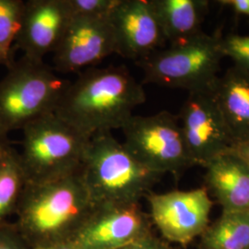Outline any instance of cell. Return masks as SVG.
<instances>
[{"label": "cell", "instance_id": "cell-8", "mask_svg": "<svg viewBox=\"0 0 249 249\" xmlns=\"http://www.w3.org/2000/svg\"><path fill=\"white\" fill-rule=\"evenodd\" d=\"M178 118L194 164L205 166L214 157L234 148L235 142L217 104L213 88L189 92Z\"/></svg>", "mask_w": 249, "mask_h": 249}, {"label": "cell", "instance_id": "cell-28", "mask_svg": "<svg viewBox=\"0 0 249 249\" xmlns=\"http://www.w3.org/2000/svg\"></svg>", "mask_w": 249, "mask_h": 249}, {"label": "cell", "instance_id": "cell-20", "mask_svg": "<svg viewBox=\"0 0 249 249\" xmlns=\"http://www.w3.org/2000/svg\"><path fill=\"white\" fill-rule=\"evenodd\" d=\"M221 45L223 56L230 57L235 66L249 73V36H226Z\"/></svg>", "mask_w": 249, "mask_h": 249}, {"label": "cell", "instance_id": "cell-27", "mask_svg": "<svg viewBox=\"0 0 249 249\" xmlns=\"http://www.w3.org/2000/svg\"><path fill=\"white\" fill-rule=\"evenodd\" d=\"M36 249H76L74 247L71 248V247H64V246H60V247H47V248H38Z\"/></svg>", "mask_w": 249, "mask_h": 249}, {"label": "cell", "instance_id": "cell-3", "mask_svg": "<svg viewBox=\"0 0 249 249\" xmlns=\"http://www.w3.org/2000/svg\"><path fill=\"white\" fill-rule=\"evenodd\" d=\"M7 70L0 80V132L5 135L54 113L71 82L44 60L23 55Z\"/></svg>", "mask_w": 249, "mask_h": 249}, {"label": "cell", "instance_id": "cell-13", "mask_svg": "<svg viewBox=\"0 0 249 249\" xmlns=\"http://www.w3.org/2000/svg\"><path fill=\"white\" fill-rule=\"evenodd\" d=\"M95 211L79 232L75 249H120L140 237L144 222L137 203L95 206Z\"/></svg>", "mask_w": 249, "mask_h": 249}, {"label": "cell", "instance_id": "cell-10", "mask_svg": "<svg viewBox=\"0 0 249 249\" xmlns=\"http://www.w3.org/2000/svg\"><path fill=\"white\" fill-rule=\"evenodd\" d=\"M148 200L162 235L180 245H187L206 230L213 208L206 188L150 194Z\"/></svg>", "mask_w": 249, "mask_h": 249}, {"label": "cell", "instance_id": "cell-14", "mask_svg": "<svg viewBox=\"0 0 249 249\" xmlns=\"http://www.w3.org/2000/svg\"><path fill=\"white\" fill-rule=\"evenodd\" d=\"M205 181L223 212L249 209V165L234 151L206 163Z\"/></svg>", "mask_w": 249, "mask_h": 249}, {"label": "cell", "instance_id": "cell-7", "mask_svg": "<svg viewBox=\"0 0 249 249\" xmlns=\"http://www.w3.org/2000/svg\"><path fill=\"white\" fill-rule=\"evenodd\" d=\"M124 147L153 172L175 175L194 164L187 151L178 116L168 111L132 116L121 129Z\"/></svg>", "mask_w": 249, "mask_h": 249}, {"label": "cell", "instance_id": "cell-21", "mask_svg": "<svg viewBox=\"0 0 249 249\" xmlns=\"http://www.w3.org/2000/svg\"><path fill=\"white\" fill-rule=\"evenodd\" d=\"M121 0H68L72 15L109 16Z\"/></svg>", "mask_w": 249, "mask_h": 249}, {"label": "cell", "instance_id": "cell-5", "mask_svg": "<svg viewBox=\"0 0 249 249\" xmlns=\"http://www.w3.org/2000/svg\"><path fill=\"white\" fill-rule=\"evenodd\" d=\"M222 38L204 33L185 44L160 49L137 62L143 82L188 92L213 89L223 59Z\"/></svg>", "mask_w": 249, "mask_h": 249}, {"label": "cell", "instance_id": "cell-4", "mask_svg": "<svg viewBox=\"0 0 249 249\" xmlns=\"http://www.w3.org/2000/svg\"><path fill=\"white\" fill-rule=\"evenodd\" d=\"M20 160L27 183L42 184L80 172L90 138L51 113L22 129Z\"/></svg>", "mask_w": 249, "mask_h": 249}, {"label": "cell", "instance_id": "cell-9", "mask_svg": "<svg viewBox=\"0 0 249 249\" xmlns=\"http://www.w3.org/2000/svg\"><path fill=\"white\" fill-rule=\"evenodd\" d=\"M114 53L116 42L111 15H72L53 53V68L61 73L81 72Z\"/></svg>", "mask_w": 249, "mask_h": 249}, {"label": "cell", "instance_id": "cell-15", "mask_svg": "<svg viewBox=\"0 0 249 249\" xmlns=\"http://www.w3.org/2000/svg\"><path fill=\"white\" fill-rule=\"evenodd\" d=\"M213 93L235 145L249 140V73L234 65L219 77Z\"/></svg>", "mask_w": 249, "mask_h": 249}, {"label": "cell", "instance_id": "cell-12", "mask_svg": "<svg viewBox=\"0 0 249 249\" xmlns=\"http://www.w3.org/2000/svg\"><path fill=\"white\" fill-rule=\"evenodd\" d=\"M72 17L68 0H28L14 50L34 60L54 52Z\"/></svg>", "mask_w": 249, "mask_h": 249}, {"label": "cell", "instance_id": "cell-18", "mask_svg": "<svg viewBox=\"0 0 249 249\" xmlns=\"http://www.w3.org/2000/svg\"><path fill=\"white\" fill-rule=\"evenodd\" d=\"M26 182L19 153L10 145L0 160V224L17 211Z\"/></svg>", "mask_w": 249, "mask_h": 249}, {"label": "cell", "instance_id": "cell-17", "mask_svg": "<svg viewBox=\"0 0 249 249\" xmlns=\"http://www.w3.org/2000/svg\"><path fill=\"white\" fill-rule=\"evenodd\" d=\"M202 245L204 249H249V209L223 212L205 232Z\"/></svg>", "mask_w": 249, "mask_h": 249}, {"label": "cell", "instance_id": "cell-24", "mask_svg": "<svg viewBox=\"0 0 249 249\" xmlns=\"http://www.w3.org/2000/svg\"><path fill=\"white\" fill-rule=\"evenodd\" d=\"M120 249H165L158 243L149 240H138Z\"/></svg>", "mask_w": 249, "mask_h": 249}, {"label": "cell", "instance_id": "cell-25", "mask_svg": "<svg viewBox=\"0 0 249 249\" xmlns=\"http://www.w3.org/2000/svg\"><path fill=\"white\" fill-rule=\"evenodd\" d=\"M232 151H235L249 165V140L243 142L237 143L232 149Z\"/></svg>", "mask_w": 249, "mask_h": 249}, {"label": "cell", "instance_id": "cell-1", "mask_svg": "<svg viewBox=\"0 0 249 249\" xmlns=\"http://www.w3.org/2000/svg\"><path fill=\"white\" fill-rule=\"evenodd\" d=\"M146 98L142 84L124 66L90 68L71 82L54 114L91 138L122 129Z\"/></svg>", "mask_w": 249, "mask_h": 249}, {"label": "cell", "instance_id": "cell-16", "mask_svg": "<svg viewBox=\"0 0 249 249\" xmlns=\"http://www.w3.org/2000/svg\"><path fill=\"white\" fill-rule=\"evenodd\" d=\"M166 43L185 44L203 32L201 24L209 9L207 0H151Z\"/></svg>", "mask_w": 249, "mask_h": 249}, {"label": "cell", "instance_id": "cell-2", "mask_svg": "<svg viewBox=\"0 0 249 249\" xmlns=\"http://www.w3.org/2000/svg\"><path fill=\"white\" fill-rule=\"evenodd\" d=\"M80 172L95 206L137 203L160 176L137 160L111 132L90 138Z\"/></svg>", "mask_w": 249, "mask_h": 249}, {"label": "cell", "instance_id": "cell-26", "mask_svg": "<svg viewBox=\"0 0 249 249\" xmlns=\"http://www.w3.org/2000/svg\"><path fill=\"white\" fill-rule=\"evenodd\" d=\"M10 145L11 144L9 142V139H8V135H5V134L0 132V160L3 158L5 152L7 151Z\"/></svg>", "mask_w": 249, "mask_h": 249}, {"label": "cell", "instance_id": "cell-22", "mask_svg": "<svg viewBox=\"0 0 249 249\" xmlns=\"http://www.w3.org/2000/svg\"><path fill=\"white\" fill-rule=\"evenodd\" d=\"M0 249H24L16 232L0 224Z\"/></svg>", "mask_w": 249, "mask_h": 249}, {"label": "cell", "instance_id": "cell-11", "mask_svg": "<svg viewBox=\"0 0 249 249\" xmlns=\"http://www.w3.org/2000/svg\"><path fill=\"white\" fill-rule=\"evenodd\" d=\"M116 54L142 61L162 48L165 43L151 0H121L111 14Z\"/></svg>", "mask_w": 249, "mask_h": 249}, {"label": "cell", "instance_id": "cell-19", "mask_svg": "<svg viewBox=\"0 0 249 249\" xmlns=\"http://www.w3.org/2000/svg\"><path fill=\"white\" fill-rule=\"evenodd\" d=\"M25 1L0 0V67L9 69L14 63V45L23 16Z\"/></svg>", "mask_w": 249, "mask_h": 249}, {"label": "cell", "instance_id": "cell-23", "mask_svg": "<svg viewBox=\"0 0 249 249\" xmlns=\"http://www.w3.org/2000/svg\"><path fill=\"white\" fill-rule=\"evenodd\" d=\"M219 3L229 7L238 15L249 17V0H221Z\"/></svg>", "mask_w": 249, "mask_h": 249}, {"label": "cell", "instance_id": "cell-6", "mask_svg": "<svg viewBox=\"0 0 249 249\" xmlns=\"http://www.w3.org/2000/svg\"><path fill=\"white\" fill-rule=\"evenodd\" d=\"M94 207L80 171L42 184L26 182L16 212L21 230L40 235L61 231Z\"/></svg>", "mask_w": 249, "mask_h": 249}]
</instances>
